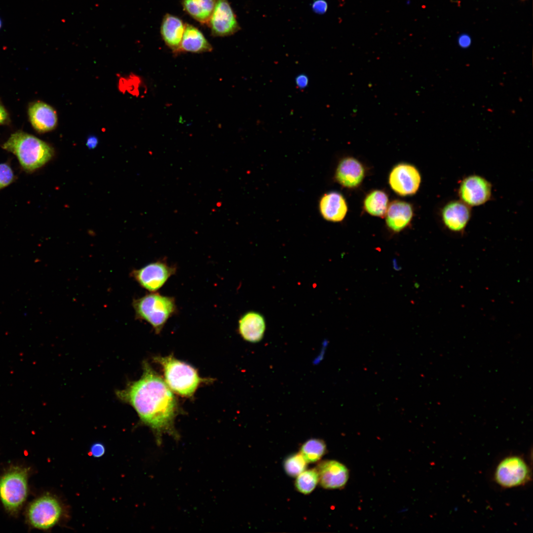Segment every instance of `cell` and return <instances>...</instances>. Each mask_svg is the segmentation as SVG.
<instances>
[{"instance_id": "obj_1", "label": "cell", "mask_w": 533, "mask_h": 533, "mask_svg": "<svg viewBox=\"0 0 533 533\" xmlns=\"http://www.w3.org/2000/svg\"><path fill=\"white\" fill-rule=\"evenodd\" d=\"M117 395L133 407L142 422L151 428L158 445L164 434L179 438L174 425L179 413L177 400L165 381L147 362L144 364L141 377Z\"/></svg>"}, {"instance_id": "obj_2", "label": "cell", "mask_w": 533, "mask_h": 533, "mask_svg": "<svg viewBox=\"0 0 533 533\" xmlns=\"http://www.w3.org/2000/svg\"><path fill=\"white\" fill-rule=\"evenodd\" d=\"M1 147L14 154L22 168L28 172L43 166L54 154L53 149L47 143L22 131L11 134Z\"/></svg>"}, {"instance_id": "obj_3", "label": "cell", "mask_w": 533, "mask_h": 533, "mask_svg": "<svg viewBox=\"0 0 533 533\" xmlns=\"http://www.w3.org/2000/svg\"><path fill=\"white\" fill-rule=\"evenodd\" d=\"M153 359L162 368L166 384L171 390L181 396H193L201 383L211 380L201 378L194 368L172 355L158 356Z\"/></svg>"}, {"instance_id": "obj_4", "label": "cell", "mask_w": 533, "mask_h": 533, "mask_svg": "<svg viewBox=\"0 0 533 533\" xmlns=\"http://www.w3.org/2000/svg\"><path fill=\"white\" fill-rule=\"evenodd\" d=\"M136 317L149 323L156 333L162 331L168 320L177 312L173 297L152 292L133 303Z\"/></svg>"}, {"instance_id": "obj_5", "label": "cell", "mask_w": 533, "mask_h": 533, "mask_svg": "<svg viewBox=\"0 0 533 533\" xmlns=\"http://www.w3.org/2000/svg\"><path fill=\"white\" fill-rule=\"evenodd\" d=\"M28 475V468L14 466L0 478V499L11 513L17 512L27 498Z\"/></svg>"}, {"instance_id": "obj_6", "label": "cell", "mask_w": 533, "mask_h": 533, "mask_svg": "<svg viewBox=\"0 0 533 533\" xmlns=\"http://www.w3.org/2000/svg\"><path fill=\"white\" fill-rule=\"evenodd\" d=\"M62 509L59 501L50 495H44L34 500L28 509L31 525L40 530H48L59 521Z\"/></svg>"}, {"instance_id": "obj_7", "label": "cell", "mask_w": 533, "mask_h": 533, "mask_svg": "<svg viewBox=\"0 0 533 533\" xmlns=\"http://www.w3.org/2000/svg\"><path fill=\"white\" fill-rule=\"evenodd\" d=\"M497 484L511 488L524 485L531 478L529 466L525 460L517 456L503 459L497 465L494 475Z\"/></svg>"}, {"instance_id": "obj_8", "label": "cell", "mask_w": 533, "mask_h": 533, "mask_svg": "<svg viewBox=\"0 0 533 533\" xmlns=\"http://www.w3.org/2000/svg\"><path fill=\"white\" fill-rule=\"evenodd\" d=\"M177 268L169 265L166 261H157L142 268L134 270L132 276L143 288L156 292L176 272Z\"/></svg>"}, {"instance_id": "obj_9", "label": "cell", "mask_w": 533, "mask_h": 533, "mask_svg": "<svg viewBox=\"0 0 533 533\" xmlns=\"http://www.w3.org/2000/svg\"><path fill=\"white\" fill-rule=\"evenodd\" d=\"M492 191V186L487 180L471 175L462 180L458 192L460 200L471 207L485 204L490 199Z\"/></svg>"}, {"instance_id": "obj_10", "label": "cell", "mask_w": 533, "mask_h": 533, "mask_svg": "<svg viewBox=\"0 0 533 533\" xmlns=\"http://www.w3.org/2000/svg\"><path fill=\"white\" fill-rule=\"evenodd\" d=\"M212 35L215 37L231 36L240 29L236 16L228 0H215L208 23Z\"/></svg>"}, {"instance_id": "obj_11", "label": "cell", "mask_w": 533, "mask_h": 533, "mask_svg": "<svg viewBox=\"0 0 533 533\" xmlns=\"http://www.w3.org/2000/svg\"><path fill=\"white\" fill-rule=\"evenodd\" d=\"M421 176L418 169L407 163L396 165L389 176V184L392 190L402 196L415 194L419 189Z\"/></svg>"}, {"instance_id": "obj_12", "label": "cell", "mask_w": 533, "mask_h": 533, "mask_svg": "<svg viewBox=\"0 0 533 533\" xmlns=\"http://www.w3.org/2000/svg\"><path fill=\"white\" fill-rule=\"evenodd\" d=\"M321 486L327 489L343 488L347 482L349 472L346 467L334 460L320 462L316 468Z\"/></svg>"}, {"instance_id": "obj_13", "label": "cell", "mask_w": 533, "mask_h": 533, "mask_svg": "<svg viewBox=\"0 0 533 533\" xmlns=\"http://www.w3.org/2000/svg\"><path fill=\"white\" fill-rule=\"evenodd\" d=\"M442 221L446 228L454 232L462 231L471 216L470 207L460 200L447 203L441 212Z\"/></svg>"}, {"instance_id": "obj_14", "label": "cell", "mask_w": 533, "mask_h": 533, "mask_svg": "<svg viewBox=\"0 0 533 533\" xmlns=\"http://www.w3.org/2000/svg\"><path fill=\"white\" fill-rule=\"evenodd\" d=\"M28 116L33 127L39 133H45L55 128L58 122L56 111L43 102L36 101L28 107Z\"/></svg>"}, {"instance_id": "obj_15", "label": "cell", "mask_w": 533, "mask_h": 533, "mask_svg": "<svg viewBox=\"0 0 533 533\" xmlns=\"http://www.w3.org/2000/svg\"><path fill=\"white\" fill-rule=\"evenodd\" d=\"M266 330L264 316L259 312L249 311L244 314L238 322V331L245 341L255 343L263 338Z\"/></svg>"}, {"instance_id": "obj_16", "label": "cell", "mask_w": 533, "mask_h": 533, "mask_svg": "<svg viewBox=\"0 0 533 533\" xmlns=\"http://www.w3.org/2000/svg\"><path fill=\"white\" fill-rule=\"evenodd\" d=\"M364 169L361 163L353 157L343 159L338 165L336 179L343 186L348 188L357 187L362 181Z\"/></svg>"}, {"instance_id": "obj_17", "label": "cell", "mask_w": 533, "mask_h": 533, "mask_svg": "<svg viewBox=\"0 0 533 533\" xmlns=\"http://www.w3.org/2000/svg\"><path fill=\"white\" fill-rule=\"evenodd\" d=\"M413 215V209L409 203L393 201L388 206L385 214L386 225L393 232H400L410 224Z\"/></svg>"}, {"instance_id": "obj_18", "label": "cell", "mask_w": 533, "mask_h": 533, "mask_svg": "<svg viewBox=\"0 0 533 533\" xmlns=\"http://www.w3.org/2000/svg\"><path fill=\"white\" fill-rule=\"evenodd\" d=\"M213 47L202 32L194 26L186 24L185 29L180 46L174 54L183 52L202 53L212 51Z\"/></svg>"}, {"instance_id": "obj_19", "label": "cell", "mask_w": 533, "mask_h": 533, "mask_svg": "<svg viewBox=\"0 0 533 533\" xmlns=\"http://www.w3.org/2000/svg\"><path fill=\"white\" fill-rule=\"evenodd\" d=\"M319 209L325 219L334 222L342 221L347 211V204L344 197L335 191L322 196L320 200Z\"/></svg>"}, {"instance_id": "obj_20", "label": "cell", "mask_w": 533, "mask_h": 533, "mask_svg": "<svg viewBox=\"0 0 533 533\" xmlns=\"http://www.w3.org/2000/svg\"><path fill=\"white\" fill-rule=\"evenodd\" d=\"M185 26L182 20L173 15L167 13L163 18L160 28L161 37L174 54L180 46Z\"/></svg>"}, {"instance_id": "obj_21", "label": "cell", "mask_w": 533, "mask_h": 533, "mask_svg": "<svg viewBox=\"0 0 533 533\" xmlns=\"http://www.w3.org/2000/svg\"><path fill=\"white\" fill-rule=\"evenodd\" d=\"M215 4V0H182L184 10L201 24H208Z\"/></svg>"}, {"instance_id": "obj_22", "label": "cell", "mask_w": 533, "mask_h": 533, "mask_svg": "<svg viewBox=\"0 0 533 533\" xmlns=\"http://www.w3.org/2000/svg\"><path fill=\"white\" fill-rule=\"evenodd\" d=\"M388 196L384 191L375 190L365 197L364 208L370 215L382 217L385 216L388 206Z\"/></svg>"}, {"instance_id": "obj_23", "label": "cell", "mask_w": 533, "mask_h": 533, "mask_svg": "<svg viewBox=\"0 0 533 533\" xmlns=\"http://www.w3.org/2000/svg\"><path fill=\"white\" fill-rule=\"evenodd\" d=\"M326 446L324 442L319 439H310L302 446L300 453L307 462L318 461L324 455Z\"/></svg>"}, {"instance_id": "obj_24", "label": "cell", "mask_w": 533, "mask_h": 533, "mask_svg": "<svg viewBox=\"0 0 533 533\" xmlns=\"http://www.w3.org/2000/svg\"><path fill=\"white\" fill-rule=\"evenodd\" d=\"M319 482L318 473L316 468L305 470L297 476L295 487L304 494H309L315 488Z\"/></svg>"}, {"instance_id": "obj_25", "label": "cell", "mask_w": 533, "mask_h": 533, "mask_svg": "<svg viewBox=\"0 0 533 533\" xmlns=\"http://www.w3.org/2000/svg\"><path fill=\"white\" fill-rule=\"evenodd\" d=\"M307 463L300 453L295 454L285 460L284 470L288 475L297 477L305 470Z\"/></svg>"}, {"instance_id": "obj_26", "label": "cell", "mask_w": 533, "mask_h": 533, "mask_svg": "<svg viewBox=\"0 0 533 533\" xmlns=\"http://www.w3.org/2000/svg\"><path fill=\"white\" fill-rule=\"evenodd\" d=\"M14 179L11 167L7 163L0 164V190L10 184Z\"/></svg>"}, {"instance_id": "obj_27", "label": "cell", "mask_w": 533, "mask_h": 533, "mask_svg": "<svg viewBox=\"0 0 533 533\" xmlns=\"http://www.w3.org/2000/svg\"><path fill=\"white\" fill-rule=\"evenodd\" d=\"M312 8L316 13L323 14L327 10V3L324 0H316L312 3Z\"/></svg>"}, {"instance_id": "obj_28", "label": "cell", "mask_w": 533, "mask_h": 533, "mask_svg": "<svg viewBox=\"0 0 533 533\" xmlns=\"http://www.w3.org/2000/svg\"><path fill=\"white\" fill-rule=\"evenodd\" d=\"M105 452L104 446L100 443H94L90 448L91 455L95 457H101L104 455Z\"/></svg>"}, {"instance_id": "obj_29", "label": "cell", "mask_w": 533, "mask_h": 533, "mask_svg": "<svg viewBox=\"0 0 533 533\" xmlns=\"http://www.w3.org/2000/svg\"><path fill=\"white\" fill-rule=\"evenodd\" d=\"M9 114L5 108L0 103V125L9 122Z\"/></svg>"}, {"instance_id": "obj_30", "label": "cell", "mask_w": 533, "mask_h": 533, "mask_svg": "<svg viewBox=\"0 0 533 533\" xmlns=\"http://www.w3.org/2000/svg\"><path fill=\"white\" fill-rule=\"evenodd\" d=\"M98 143V140L97 137L94 136H91L88 138L86 141V146L90 149H94Z\"/></svg>"}, {"instance_id": "obj_31", "label": "cell", "mask_w": 533, "mask_h": 533, "mask_svg": "<svg viewBox=\"0 0 533 533\" xmlns=\"http://www.w3.org/2000/svg\"><path fill=\"white\" fill-rule=\"evenodd\" d=\"M470 42L471 40L470 38L466 35L461 36L458 40L459 44L462 47H468L470 44Z\"/></svg>"}, {"instance_id": "obj_32", "label": "cell", "mask_w": 533, "mask_h": 533, "mask_svg": "<svg viewBox=\"0 0 533 533\" xmlns=\"http://www.w3.org/2000/svg\"><path fill=\"white\" fill-rule=\"evenodd\" d=\"M307 78L304 75L299 76L296 79L297 84L300 88H304L307 85Z\"/></svg>"}, {"instance_id": "obj_33", "label": "cell", "mask_w": 533, "mask_h": 533, "mask_svg": "<svg viewBox=\"0 0 533 533\" xmlns=\"http://www.w3.org/2000/svg\"><path fill=\"white\" fill-rule=\"evenodd\" d=\"M1 26H2V21H1V19L0 18V29L1 28Z\"/></svg>"}]
</instances>
